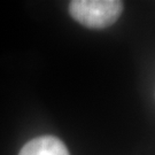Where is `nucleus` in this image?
Segmentation results:
<instances>
[{"label":"nucleus","mask_w":155,"mask_h":155,"mask_svg":"<svg viewBox=\"0 0 155 155\" xmlns=\"http://www.w3.org/2000/svg\"><path fill=\"white\" fill-rule=\"evenodd\" d=\"M118 0H74L69 2L70 16L89 29H105L113 25L123 13Z\"/></svg>","instance_id":"1"},{"label":"nucleus","mask_w":155,"mask_h":155,"mask_svg":"<svg viewBox=\"0 0 155 155\" xmlns=\"http://www.w3.org/2000/svg\"><path fill=\"white\" fill-rule=\"evenodd\" d=\"M18 155H70L62 140L54 136H40L28 141Z\"/></svg>","instance_id":"2"}]
</instances>
